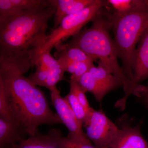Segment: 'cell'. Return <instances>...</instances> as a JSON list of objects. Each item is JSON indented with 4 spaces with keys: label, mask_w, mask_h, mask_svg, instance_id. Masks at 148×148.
<instances>
[{
    "label": "cell",
    "mask_w": 148,
    "mask_h": 148,
    "mask_svg": "<svg viewBox=\"0 0 148 148\" xmlns=\"http://www.w3.org/2000/svg\"><path fill=\"white\" fill-rule=\"evenodd\" d=\"M51 50L46 51L40 56V58L46 66L48 71V76L45 87L50 90L56 87L58 83L64 79V71L58 60L51 54Z\"/></svg>",
    "instance_id": "obj_13"
},
{
    "label": "cell",
    "mask_w": 148,
    "mask_h": 148,
    "mask_svg": "<svg viewBox=\"0 0 148 148\" xmlns=\"http://www.w3.org/2000/svg\"><path fill=\"white\" fill-rule=\"evenodd\" d=\"M64 98L73 110L78 121L83 126L86 121L89 112L80 103L76 96L71 90H70L69 94Z\"/></svg>",
    "instance_id": "obj_20"
},
{
    "label": "cell",
    "mask_w": 148,
    "mask_h": 148,
    "mask_svg": "<svg viewBox=\"0 0 148 148\" xmlns=\"http://www.w3.org/2000/svg\"><path fill=\"white\" fill-rule=\"evenodd\" d=\"M146 87H147V91H146V93H145V95H144L143 96H144L145 98H146V100H147V102L148 103V85L146 86Z\"/></svg>",
    "instance_id": "obj_24"
},
{
    "label": "cell",
    "mask_w": 148,
    "mask_h": 148,
    "mask_svg": "<svg viewBox=\"0 0 148 148\" xmlns=\"http://www.w3.org/2000/svg\"><path fill=\"white\" fill-rule=\"evenodd\" d=\"M11 148H57L47 135H41L37 132L36 135L24 139Z\"/></svg>",
    "instance_id": "obj_19"
},
{
    "label": "cell",
    "mask_w": 148,
    "mask_h": 148,
    "mask_svg": "<svg viewBox=\"0 0 148 148\" xmlns=\"http://www.w3.org/2000/svg\"><path fill=\"white\" fill-rule=\"evenodd\" d=\"M97 0H49L56 8L53 29H56L65 17L93 4Z\"/></svg>",
    "instance_id": "obj_11"
},
{
    "label": "cell",
    "mask_w": 148,
    "mask_h": 148,
    "mask_svg": "<svg viewBox=\"0 0 148 148\" xmlns=\"http://www.w3.org/2000/svg\"><path fill=\"white\" fill-rule=\"evenodd\" d=\"M98 63V66L93 65L88 71L95 79L110 91L122 86L120 80L114 75L106 66L99 61Z\"/></svg>",
    "instance_id": "obj_16"
},
{
    "label": "cell",
    "mask_w": 148,
    "mask_h": 148,
    "mask_svg": "<svg viewBox=\"0 0 148 148\" xmlns=\"http://www.w3.org/2000/svg\"><path fill=\"white\" fill-rule=\"evenodd\" d=\"M85 92L92 93L97 101L101 102L110 90L100 83L89 72L85 73L77 82Z\"/></svg>",
    "instance_id": "obj_18"
},
{
    "label": "cell",
    "mask_w": 148,
    "mask_h": 148,
    "mask_svg": "<svg viewBox=\"0 0 148 148\" xmlns=\"http://www.w3.org/2000/svg\"><path fill=\"white\" fill-rule=\"evenodd\" d=\"M49 0L43 6L26 12L0 25V55L12 57L23 74L35 66L37 51L45 42L48 23L55 15Z\"/></svg>",
    "instance_id": "obj_2"
},
{
    "label": "cell",
    "mask_w": 148,
    "mask_h": 148,
    "mask_svg": "<svg viewBox=\"0 0 148 148\" xmlns=\"http://www.w3.org/2000/svg\"><path fill=\"white\" fill-rule=\"evenodd\" d=\"M106 4V1L97 0L93 4L64 18L56 29H52L43 44L37 51L36 62L39 56L46 51L51 50L70 37L78 34L86 24L93 21Z\"/></svg>",
    "instance_id": "obj_5"
},
{
    "label": "cell",
    "mask_w": 148,
    "mask_h": 148,
    "mask_svg": "<svg viewBox=\"0 0 148 148\" xmlns=\"http://www.w3.org/2000/svg\"><path fill=\"white\" fill-rule=\"evenodd\" d=\"M56 55L58 61L63 62H81L85 61H95L96 59L86 54L79 48L71 46L67 44L63 43L56 46Z\"/></svg>",
    "instance_id": "obj_15"
},
{
    "label": "cell",
    "mask_w": 148,
    "mask_h": 148,
    "mask_svg": "<svg viewBox=\"0 0 148 148\" xmlns=\"http://www.w3.org/2000/svg\"><path fill=\"white\" fill-rule=\"evenodd\" d=\"M141 124L133 126L127 123L121 125L111 148H148V142L141 133Z\"/></svg>",
    "instance_id": "obj_8"
},
{
    "label": "cell",
    "mask_w": 148,
    "mask_h": 148,
    "mask_svg": "<svg viewBox=\"0 0 148 148\" xmlns=\"http://www.w3.org/2000/svg\"><path fill=\"white\" fill-rule=\"evenodd\" d=\"M94 65L93 61L77 62L76 64L73 73L71 76V79L78 81L82 76L89 71V69Z\"/></svg>",
    "instance_id": "obj_23"
},
{
    "label": "cell",
    "mask_w": 148,
    "mask_h": 148,
    "mask_svg": "<svg viewBox=\"0 0 148 148\" xmlns=\"http://www.w3.org/2000/svg\"><path fill=\"white\" fill-rule=\"evenodd\" d=\"M108 18L117 53L122 63V68L133 81L134 54L141 36L148 27V6L121 16L110 14Z\"/></svg>",
    "instance_id": "obj_4"
},
{
    "label": "cell",
    "mask_w": 148,
    "mask_h": 148,
    "mask_svg": "<svg viewBox=\"0 0 148 148\" xmlns=\"http://www.w3.org/2000/svg\"><path fill=\"white\" fill-rule=\"evenodd\" d=\"M50 91L52 105L63 124L69 130V134L68 137L81 141H90L84 132L82 125L78 121L69 103L60 95L57 88H54Z\"/></svg>",
    "instance_id": "obj_7"
},
{
    "label": "cell",
    "mask_w": 148,
    "mask_h": 148,
    "mask_svg": "<svg viewBox=\"0 0 148 148\" xmlns=\"http://www.w3.org/2000/svg\"><path fill=\"white\" fill-rule=\"evenodd\" d=\"M0 89L7 101L12 121L30 136L42 124L61 123L44 93L24 74L12 57L0 55Z\"/></svg>",
    "instance_id": "obj_1"
},
{
    "label": "cell",
    "mask_w": 148,
    "mask_h": 148,
    "mask_svg": "<svg viewBox=\"0 0 148 148\" xmlns=\"http://www.w3.org/2000/svg\"><path fill=\"white\" fill-rule=\"evenodd\" d=\"M70 90L74 92L79 102L86 110L89 112L92 108L89 106V103L85 95L86 92L80 86L77 82L71 79L70 81Z\"/></svg>",
    "instance_id": "obj_22"
},
{
    "label": "cell",
    "mask_w": 148,
    "mask_h": 148,
    "mask_svg": "<svg viewBox=\"0 0 148 148\" xmlns=\"http://www.w3.org/2000/svg\"><path fill=\"white\" fill-rule=\"evenodd\" d=\"M103 10V9H102ZM102 10L92 21L91 27L82 30L73 37L67 44L79 48L88 56L102 63L120 81L125 95L116 103L117 107L124 109L126 101L131 94L143 97L147 91L146 86L131 80L120 66L114 40L110 34V25L104 18Z\"/></svg>",
    "instance_id": "obj_3"
},
{
    "label": "cell",
    "mask_w": 148,
    "mask_h": 148,
    "mask_svg": "<svg viewBox=\"0 0 148 148\" xmlns=\"http://www.w3.org/2000/svg\"><path fill=\"white\" fill-rule=\"evenodd\" d=\"M0 148H10L6 147H0Z\"/></svg>",
    "instance_id": "obj_25"
},
{
    "label": "cell",
    "mask_w": 148,
    "mask_h": 148,
    "mask_svg": "<svg viewBox=\"0 0 148 148\" xmlns=\"http://www.w3.org/2000/svg\"><path fill=\"white\" fill-rule=\"evenodd\" d=\"M83 126L86 136L97 148H111L119 129L101 110H96L92 108Z\"/></svg>",
    "instance_id": "obj_6"
},
{
    "label": "cell",
    "mask_w": 148,
    "mask_h": 148,
    "mask_svg": "<svg viewBox=\"0 0 148 148\" xmlns=\"http://www.w3.org/2000/svg\"><path fill=\"white\" fill-rule=\"evenodd\" d=\"M107 6L112 9L113 16H121L148 6V0H108Z\"/></svg>",
    "instance_id": "obj_14"
},
{
    "label": "cell",
    "mask_w": 148,
    "mask_h": 148,
    "mask_svg": "<svg viewBox=\"0 0 148 148\" xmlns=\"http://www.w3.org/2000/svg\"><path fill=\"white\" fill-rule=\"evenodd\" d=\"M35 66L36 67V72L30 75L29 79L36 86L45 87L48 76L47 68L40 58L37 60Z\"/></svg>",
    "instance_id": "obj_21"
},
{
    "label": "cell",
    "mask_w": 148,
    "mask_h": 148,
    "mask_svg": "<svg viewBox=\"0 0 148 148\" xmlns=\"http://www.w3.org/2000/svg\"><path fill=\"white\" fill-rule=\"evenodd\" d=\"M148 79V27L141 36L135 49L133 66L132 80L135 83Z\"/></svg>",
    "instance_id": "obj_10"
},
{
    "label": "cell",
    "mask_w": 148,
    "mask_h": 148,
    "mask_svg": "<svg viewBox=\"0 0 148 148\" xmlns=\"http://www.w3.org/2000/svg\"><path fill=\"white\" fill-rule=\"evenodd\" d=\"M47 135L57 148H97L90 141H81L64 137L58 129L51 130Z\"/></svg>",
    "instance_id": "obj_17"
},
{
    "label": "cell",
    "mask_w": 148,
    "mask_h": 148,
    "mask_svg": "<svg viewBox=\"0 0 148 148\" xmlns=\"http://www.w3.org/2000/svg\"><path fill=\"white\" fill-rule=\"evenodd\" d=\"M24 133L13 122L0 118V147L11 148L25 139Z\"/></svg>",
    "instance_id": "obj_12"
},
{
    "label": "cell",
    "mask_w": 148,
    "mask_h": 148,
    "mask_svg": "<svg viewBox=\"0 0 148 148\" xmlns=\"http://www.w3.org/2000/svg\"><path fill=\"white\" fill-rule=\"evenodd\" d=\"M48 3L49 0H0V25Z\"/></svg>",
    "instance_id": "obj_9"
}]
</instances>
